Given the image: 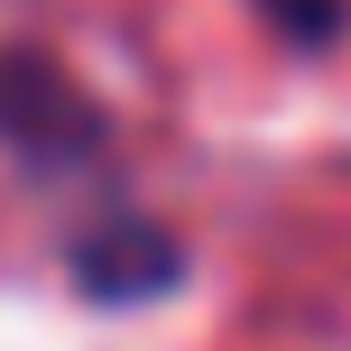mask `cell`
I'll use <instances>...</instances> for the list:
<instances>
[{
  "instance_id": "3957f363",
  "label": "cell",
  "mask_w": 351,
  "mask_h": 351,
  "mask_svg": "<svg viewBox=\"0 0 351 351\" xmlns=\"http://www.w3.org/2000/svg\"><path fill=\"white\" fill-rule=\"evenodd\" d=\"M259 19L287 37V47H333L351 28V0H259Z\"/></svg>"
},
{
  "instance_id": "6da1fadb",
  "label": "cell",
  "mask_w": 351,
  "mask_h": 351,
  "mask_svg": "<svg viewBox=\"0 0 351 351\" xmlns=\"http://www.w3.org/2000/svg\"><path fill=\"white\" fill-rule=\"evenodd\" d=\"M102 139H111V121L74 93L65 65H47L28 47H0V148H19L37 167H93Z\"/></svg>"
},
{
  "instance_id": "7a4b0ae2",
  "label": "cell",
  "mask_w": 351,
  "mask_h": 351,
  "mask_svg": "<svg viewBox=\"0 0 351 351\" xmlns=\"http://www.w3.org/2000/svg\"><path fill=\"white\" fill-rule=\"evenodd\" d=\"M65 268H74V287H84L93 305H139V296H158V287L185 278V250H176V231H158L148 213H121V222H93Z\"/></svg>"
}]
</instances>
